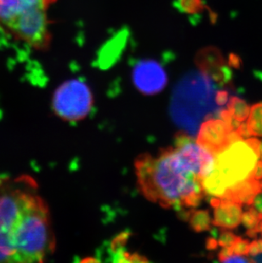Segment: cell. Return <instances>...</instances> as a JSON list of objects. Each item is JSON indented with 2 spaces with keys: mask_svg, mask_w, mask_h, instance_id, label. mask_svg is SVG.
<instances>
[{
  "mask_svg": "<svg viewBox=\"0 0 262 263\" xmlns=\"http://www.w3.org/2000/svg\"><path fill=\"white\" fill-rule=\"evenodd\" d=\"M260 193H262V180H257L249 175L247 178L228 187L220 198L250 206L254 203L256 195Z\"/></svg>",
  "mask_w": 262,
  "mask_h": 263,
  "instance_id": "cell-9",
  "label": "cell"
},
{
  "mask_svg": "<svg viewBox=\"0 0 262 263\" xmlns=\"http://www.w3.org/2000/svg\"><path fill=\"white\" fill-rule=\"evenodd\" d=\"M245 142L247 143L251 148L254 150L256 155L259 158H260L262 154V142L260 140H258L257 138H247L245 140Z\"/></svg>",
  "mask_w": 262,
  "mask_h": 263,
  "instance_id": "cell-15",
  "label": "cell"
},
{
  "mask_svg": "<svg viewBox=\"0 0 262 263\" xmlns=\"http://www.w3.org/2000/svg\"><path fill=\"white\" fill-rule=\"evenodd\" d=\"M247 125L251 136L262 137V102L254 105L250 108Z\"/></svg>",
  "mask_w": 262,
  "mask_h": 263,
  "instance_id": "cell-10",
  "label": "cell"
},
{
  "mask_svg": "<svg viewBox=\"0 0 262 263\" xmlns=\"http://www.w3.org/2000/svg\"><path fill=\"white\" fill-rule=\"evenodd\" d=\"M93 106V96L89 86L82 80L65 81L54 91L52 107L66 121H79L87 117Z\"/></svg>",
  "mask_w": 262,
  "mask_h": 263,
  "instance_id": "cell-5",
  "label": "cell"
},
{
  "mask_svg": "<svg viewBox=\"0 0 262 263\" xmlns=\"http://www.w3.org/2000/svg\"><path fill=\"white\" fill-rule=\"evenodd\" d=\"M234 255L237 256H247L250 250V242L246 239H242L240 237L236 238L233 246H231Z\"/></svg>",
  "mask_w": 262,
  "mask_h": 263,
  "instance_id": "cell-13",
  "label": "cell"
},
{
  "mask_svg": "<svg viewBox=\"0 0 262 263\" xmlns=\"http://www.w3.org/2000/svg\"><path fill=\"white\" fill-rule=\"evenodd\" d=\"M258 159L259 157L246 142L238 141L215 155L213 172L229 187L247 178Z\"/></svg>",
  "mask_w": 262,
  "mask_h": 263,
  "instance_id": "cell-4",
  "label": "cell"
},
{
  "mask_svg": "<svg viewBox=\"0 0 262 263\" xmlns=\"http://www.w3.org/2000/svg\"><path fill=\"white\" fill-rule=\"evenodd\" d=\"M228 110L233 117L240 122L246 120L250 112V106L244 100L236 97H232L228 102Z\"/></svg>",
  "mask_w": 262,
  "mask_h": 263,
  "instance_id": "cell-11",
  "label": "cell"
},
{
  "mask_svg": "<svg viewBox=\"0 0 262 263\" xmlns=\"http://www.w3.org/2000/svg\"><path fill=\"white\" fill-rule=\"evenodd\" d=\"M191 223L193 229L197 232H203L210 229L212 221L210 219L208 211H196L192 216Z\"/></svg>",
  "mask_w": 262,
  "mask_h": 263,
  "instance_id": "cell-12",
  "label": "cell"
},
{
  "mask_svg": "<svg viewBox=\"0 0 262 263\" xmlns=\"http://www.w3.org/2000/svg\"><path fill=\"white\" fill-rule=\"evenodd\" d=\"M228 93L226 91H220L218 93L217 96H216V98H215V101H216V103H217L219 106H223V105H225L227 102H228Z\"/></svg>",
  "mask_w": 262,
  "mask_h": 263,
  "instance_id": "cell-20",
  "label": "cell"
},
{
  "mask_svg": "<svg viewBox=\"0 0 262 263\" xmlns=\"http://www.w3.org/2000/svg\"><path fill=\"white\" fill-rule=\"evenodd\" d=\"M232 255H233V252L231 247H223L219 253V260L221 262H224L226 259H228Z\"/></svg>",
  "mask_w": 262,
  "mask_h": 263,
  "instance_id": "cell-18",
  "label": "cell"
},
{
  "mask_svg": "<svg viewBox=\"0 0 262 263\" xmlns=\"http://www.w3.org/2000/svg\"><path fill=\"white\" fill-rule=\"evenodd\" d=\"M214 208L212 223L223 229H233L241 223L242 204L215 197L211 199Z\"/></svg>",
  "mask_w": 262,
  "mask_h": 263,
  "instance_id": "cell-8",
  "label": "cell"
},
{
  "mask_svg": "<svg viewBox=\"0 0 262 263\" xmlns=\"http://www.w3.org/2000/svg\"><path fill=\"white\" fill-rule=\"evenodd\" d=\"M236 238H237V236L233 234L232 232L223 231L220 234L218 245L221 246V247H231L234 243Z\"/></svg>",
  "mask_w": 262,
  "mask_h": 263,
  "instance_id": "cell-14",
  "label": "cell"
},
{
  "mask_svg": "<svg viewBox=\"0 0 262 263\" xmlns=\"http://www.w3.org/2000/svg\"><path fill=\"white\" fill-rule=\"evenodd\" d=\"M134 85L139 91L146 95L158 94L168 81L165 70L154 60H141L132 71Z\"/></svg>",
  "mask_w": 262,
  "mask_h": 263,
  "instance_id": "cell-6",
  "label": "cell"
},
{
  "mask_svg": "<svg viewBox=\"0 0 262 263\" xmlns=\"http://www.w3.org/2000/svg\"><path fill=\"white\" fill-rule=\"evenodd\" d=\"M50 211L32 176H0V263L43 262L54 253Z\"/></svg>",
  "mask_w": 262,
  "mask_h": 263,
  "instance_id": "cell-1",
  "label": "cell"
},
{
  "mask_svg": "<svg viewBox=\"0 0 262 263\" xmlns=\"http://www.w3.org/2000/svg\"><path fill=\"white\" fill-rule=\"evenodd\" d=\"M252 205L258 212L262 213V193L256 195Z\"/></svg>",
  "mask_w": 262,
  "mask_h": 263,
  "instance_id": "cell-22",
  "label": "cell"
},
{
  "mask_svg": "<svg viewBox=\"0 0 262 263\" xmlns=\"http://www.w3.org/2000/svg\"><path fill=\"white\" fill-rule=\"evenodd\" d=\"M217 247V241L214 239V238H209L208 240H207V248L209 250H215Z\"/></svg>",
  "mask_w": 262,
  "mask_h": 263,
  "instance_id": "cell-23",
  "label": "cell"
},
{
  "mask_svg": "<svg viewBox=\"0 0 262 263\" xmlns=\"http://www.w3.org/2000/svg\"><path fill=\"white\" fill-rule=\"evenodd\" d=\"M224 262H253L251 260L245 258L244 256H237V255H232L228 259H226Z\"/></svg>",
  "mask_w": 262,
  "mask_h": 263,
  "instance_id": "cell-19",
  "label": "cell"
},
{
  "mask_svg": "<svg viewBox=\"0 0 262 263\" xmlns=\"http://www.w3.org/2000/svg\"><path fill=\"white\" fill-rule=\"evenodd\" d=\"M260 159H261V160H262V156H261V157H260Z\"/></svg>",
  "mask_w": 262,
  "mask_h": 263,
  "instance_id": "cell-24",
  "label": "cell"
},
{
  "mask_svg": "<svg viewBox=\"0 0 262 263\" xmlns=\"http://www.w3.org/2000/svg\"><path fill=\"white\" fill-rule=\"evenodd\" d=\"M215 155L188 136L156 156L142 154L135 163L139 187L163 208L190 209L206 195L203 182L213 172Z\"/></svg>",
  "mask_w": 262,
  "mask_h": 263,
  "instance_id": "cell-2",
  "label": "cell"
},
{
  "mask_svg": "<svg viewBox=\"0 0 262 263\" xmlns=\"http://www.w3.org/2000/svg\"><path fill=\"white\" fill-rule=\"evenodd\" d=\"M57 0H0V29L39 51L50 48L52 35L48 10Z\"/></svg>",
  "mask_w": 262,
  "mask_h": 263,
  "instance_id": "cell-3",
  "label": "cell"
},
{
  "mask_svg": "<svg viewBox=\"0 0 262 263\" xmlns=\"http://www.w3.org/2000/svg\"><path fill=\"white\" fill-rule=\"evenodd\" d=\"M249 254L250 256H255L260 254V249L258 246L257 240L253 241L252 243H250V250H249Z\"/></svg>",
  "mask_w": 262,
  "mask_h": 263,
  "instance_id": "cell-21",
  "label": "cell"
},
{
  "mask_svg": "<svg viewBox=\"0 0 262 263\" xmlns=\"http://www.w3.org/2000/svg\"><path fill=\"white\" fill-rule=\"evenodd\" d=\"M231 132L233 130L222 119H210L202 124L197 142L215 156L230 146Z\"/></svg>",
  "mask_w": 262,
  "mask_h": 263,
  "instance_id": "cell-7",
  "label": "cell"
},
{
  "mask_svg": "<svg viewBox=\"0 0 262 263\" xmlns=\"http://www.w3.org/2000/svg\"><path fill=\"white\" fill-rule=\"evenodd\" d=\"M237 132L239 133L240 136L242 137V140L247 139L251 136L250 130L248 129L247 123H242L240 124L239 127L237 129Z\"/></svg>",
  "mask_w": 262,
  "mask_h": 263,
  "instance_id": "cell-17",
  "label": "cell"
},
{
  "mask_svg": "<svg viewBox=\"0 0 262 263\" xmlns=\"http://www.w3.org/2000/svg\"><path fill=\"white\" fill-rule=\"evenodd\" d=\"M250 175L257 180H262V160L257 161L255 168L253 169Z\"/></svg>",
  "mask_w": 262,
  "mask_h": 263,
  "instance_id": "cell-16",
  "label": "cell"
}]
</instances>
